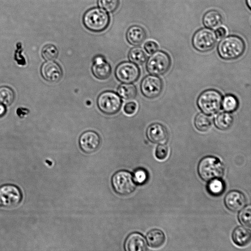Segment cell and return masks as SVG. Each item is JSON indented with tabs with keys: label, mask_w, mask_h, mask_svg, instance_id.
Masks as SVG:
<instances>
[{
	"label": "cell",
	"mask_w": 251,
	"mask_h": 251,
	"mask_svg": "<svg viewBox=\"0 0 251 251\" xmlns=\"http://www.w3.org/2000/svg\"><path fill=\"white\" fill-rule=\"evenodd\" d=\"M246 44L244 40L237 35H229L220 41L217 52L221 58L226 60L236 59L245 52Z\"/></svg>",
	"instance_id": "6da1fadb"
},
{
	"label": "cell",
	"mask_w": 251,
	"mask_h": 251,
	"mask_svg": "<svg viewBox=\"0 0 251 251\" xmlns=\"http://www.w3.org/2000/svg\"><path fill=\"white\" fill-rule=\"evenodd\" d=\"M223 98L219 91L214 89H206L199 96L197 104L203 113L208 115H213L221 109Z\"/></svg>",
	"instance_id": "7a4b0ae2"
},
{
	"label": "cell",
	"mask_w": 251,
	"mask_h": 251,
	"mask_svg": "<svg viewBox=\"0 0 251 251\" xmlns=\"http://www.w3.org/2000/svg\"><path fill=\"white\" fill-rule=\"evenodd\" d=\"M109 22L108 14L98 7L88 9L83 17V23L85 26L93 32H101L105 30L109 25Z\"/></svg>",
	"instance_id": "3957f363"
},
{
	"label": "cell",
	"mask_w": 251,
	"mask_h": 251,
	"mask_svg": "<svg viewBox=\"0 0 251 251\" xmlns=\"http://www.w3.org/2000/svg\"><path fill=\"white\" fill-rule=\"evenodd\" d=\"M200 177L208 181L214 178H220L224 174V167L220 160L214 156H207L202 158L198 166Z\"/></svg>",
	"instance_id": "277c9868"
},
{
	"label": "cell",
	"mask_w": 251,
	"mask_h": 251,
	"mask_svg": "<svg viewBox=\"0 0 251 251\" xmlns=\"http://www.w3.org/2000/svg\"><path fill=\"white\" fill-rule=\"evenodd\" d=\"M23 199L22 191L18 185L6 183L0 186V208L16 207L21 203Z\"/></svg>",
	"instance_id": "5b68a950"
},
{
	"label": "cell",
	"mask_w": 251,
	"mask_h": 251,
	"mask_svg": "<svg viewBox=\"0 0 251 251\" xmlns=\"http://www.w3.org/2000/svg\"><path fill=\"white\" fill-rule=\"evenodd\" d=\"M171 63V59L168 53L163 50H157L148 58L146 69L151 75H162L168 71Z\"/></svg>",
	"instance_id": "8992f818"
},
{
	"label": "cell",
	"mask_w": 251,
	"mask_h": 251,
	"mask_svg": "<svg viewBox=\"0 0 251 251\" xmlns=\"http://www.w3.org/2000/svg\"><path fill=\"white\" fill-rule=\"evenodd\" d=\"M217 40V37L213 30L208 28H201L194 33L192 43L197 50L204 52L214 47Z\"/></svg>",
	"instance_id": "52a82bcc"
},
{
	"label": "cell",
	"mask_w": 251,
	"mask_h": 251,
	"mask_svg": "<svg viewBox=\"0 0 251 251\" xmlns=\"http://www.w3.org/2000/svg\"><path fill=\"white\" fill-rule=\"evenodd\" d=\"M111 183L114 191L122 196L131 194L136 187L132 175L130 172L125 170L116 172L112 177Z\"/></svg>",
	"instance_id": "ba28073f"
},
{
	"label": "cell",
	"mask_w": 251,
	"mask_h": 251,
	"mask_svg": "<svg viewBox=\"0 0 251 251\" xmlns=\"http://www.w3.org/2000/svg\"><path fill=\"white\" fill-rule=\"evenodd\" d=\"M122 100L119 95L112 91H104L99 96L97 105L103 113L112 115L119 111L122 105Z\"/></svg>",
	"instance_id": "9c48e42d"
},
{
	"label": "cell",
	"mask_w": 251,
	"mask_h": 251,
	"mask_svg": "<svg viewBox=\"0 0 251 251\" xmlns=\"http://www.w3.org/2000/svg\"><path fill=\"white\" fill-rule=\"evenodd\" d=\"M163 88V83L159 76L149 75L141 81L140 89L143 95L147 98L154 99L158 97Z\"/></svg>",
	"instance_id": "30bf717a"
},
{
	"label": "cell",
	"mask_w": 251,
	"mask_h": 251,
	"mask_svg": "<svg viewBox=\"0 0 251 251\" xmlns=\"http://www.w3.org/2000/svg\"><path fill=\"white\" fill-rule=\"evenodd\" d=\"M115 76L121 82L130 83L136 81L140 76V70L135 63L123 62L120 63L115 69Z\"/></svg>",
	"instance_id": "8fae6325"
},
{
	"label": "cell",
	"mask_w": 251,
	"mask_h": 251,
	"mask_svg": "<svg viewBox=\"0 0 251 251\" xmlns=\"http://www.w3.org/2000/svg\"><path fill=\"white\" fill-rule=\"evenodd\" d=\"M146 136L151 142L158 144H165L169 138L167 128L159 123L151 124L147 129Z\"/></svg>",
	"instance_id": "7c38bea8"
},
{
	"label": "cell",
	"mask_w": 251,
	"mask_h": 251,
	"mask_svg": "<svg viewBox=\"0 0 251 251\" xmlns=\"http://www.w3.org/2000/svg\"><path fill=\"white\" fill-rule=\"evenodd\" d=\"M100 144V138L95 131L88 130L83 132L79 138V145L81 150L85 153L96 151Z\"/></svg>",
	"instance_id": "4fadbf2b"
},
{
	"label": "cell",
	"mask_w": 251,
	"mask_h": 251,
	"mask_svg": "<svg viewBox=\"0 0 251 251\" xmlns=\"http://www.w3.org/2000/svg\"><path fill=\"white\" fill-rule=\"evenodd\" d=\"M225 203L229 210L232 212H238L245 206L246 198L242 192L232 190L226 195L225 198Z\"/></svg>",
	"instance_id": "5bb4252c"
},
{
	"label": "cell",
	"mask_w": 251,
	"mask_h": 251,
	"mask_svg": "<svg viewBox=\"0 0 251 251\" xmlns=\"http://www.w3.org/2000/svg\"><path fill=\"white\" fill-rule=\"evenodd\" d=\"M45 79L51 82L59 81L62 76V70L59 65L52 60L44 63L41 69Z\"/></svg>",
	"instance_id": "9a60e30c"
},
{
	"label": "cell",
	"mask_w": 251,
	"mask_h": 251,
	"mask_svg": "<svg viewBox=\"0 0 251 251\" xmlns=\"http://www.w3.org/2000/svg\"><path fill=\"white\" fill-rule=\"evenodd\" d=\"M92 71L96 78L105 79L111 73V67L102 56L97 55L93 60Z\"/></svg>",
	"instance_id": "2e32d148"
},
{
	"label": "cell",
	"mask_w": 251,
	"mask_h": 251,
	"mask_svg": "<svg viewBox=\"0 0 251 251\" xmlns=\"http://www.w3.org/2000/svg\"><path fill=\"white\" fill-rule=\"evenodd\" d=\"M126 251H145L147 250V244L144 237L139 233L130 234L125 243Z\"/></svg>",
	"instance_id": "e0dca14e"
},
{
	"label": "cell",
	"mask_w": 251,
	"mask_h": 251,
	"mask_svg": "<svg viewBox=\"0 0 251 251\" xmlns=\"http://www.w3.org/2000/svg\"><path fill=\"white\" fill-rule=\"evenodd\" d=\"M127 41L133 46L141 45L146 38L145 30L141 26L133 25L130 26L126 32Z\"/></svg>",
	"instance_id": "ac0fdd59"
},
{
	"label": "cell",
	"mask_w": 251,
	"mask_h": 251,
	"mask_svg": "<svg viewBox=\"0 0 251 251\" xmlns=\"http://www.w3.org/2000/svg\"><path fill=\"white\" fill-rule=\"evenodd\" d=\"M232 239L236 245L240 247L245 246L251 241L250 230L244 226H237L232 232Z\"/></svg>",
	"instance_id": "d6986e66"
},
{
	"label": "cell",
	"mask_w": 251,
	"mask_h": 251,
	"mask_svg": "<svg viewBox=\"0 0 251 251\" xmlns=\"http://www.w3.org/2000/svg\"><path fill=\"white\" fill-rule=\"evenodd\" d=\"M202 22L207 28L216 29L222 25L223 17L217 10H210L204 14Z\"/></svg>",
	"instance_id": "ffe728a7"
},
{
	"label": "cell",
	"mask_w": 251,
	"mask_h": 251,
	"mask_svg": "<svg viewBox=\"0 0 251 251\" xmlns=\"http://www.w3.org/2000/svg\"><path fill=\"white\" fill-rule=\"evenodd\" d=\"M233 118L232 115L227 112H221L217 114L214 119L215 126L221 130H226L232 126Z\"/></svg>",
	"instance_id": "44dd1931"
},
{
	"label": "cell",
	"mask_w": 251,
	"mask_h": 251,
	"mask_svg": "<svg viewBox=\"0 0 251 251\" xmlns=\"http://www.w3.org/2000/svg\"><path fill=\"white\" fill-rule=\"evenodd\" d=\"M147 240L151 247L158 248L164 244L165 241V235L162 230L159 229H153L148 233Z\"/></svg>",
	"instance_id": "7402d4cb"
},
{
	"label": "cell",
	"mask_w": 251,
	"mask_h": 251,
	"mask_svg": "<svg viewBox=\"0 0 251 251\" xmlns=\"http://www.w3.org/2000/svg\"><path fill=\"white\" fill-rule=\"evenodd\" d=\"M194 125L199 131L205 132L211 127V118L209 116L203 112L199 113L195 117Z\"/></svg>",
	"instance_id": "603a6c76"
},
{
	"label": "cell",
	"mask_w": 251,
	"mask_h": 251,
	"mask_svg": "<svg viewBox=\"0 0 251 251\" xmlns=\"http://www.w3.org/2000/svg\"><path fill=\"white\" fill-rule=\"evenodd\" d=\"M128 58L133 63L141 65L146 61L147 56L141 48L136 47L132 48L129 50Z\"/></svg>",
	"instance_id": "cb8c5ba5"
},
{
	"label": "cell",
	"mask_w": 251,
	"mask_h": 251,
	"mask_svg": "<svg viewBox=\"0 0 251 251\" xmlns=\"http://www.w3.org/2000/svg\"><path fill=\"white\" fill-rule=\"evenodd\" d=\"M118 94L126 100L134 99L137 95V89L135 85L130 83L121 84L117 89Z\"/></svg>",
	"instance_id": "d4e9b609"
},
{
	"label": "cell",
	"mask_w": 251,
	"mask_h": 251,
	"mask_svg": "<svg viewBox=\"0 0 251 251\" xmlns=\"http://www.w3.org/2000/svg\"><path fill=\"white\" fill-rule=\"evenodd\" d=\"M222 106L226 112L228 113L233 112L238 108V100L234 95L227 94L223 98Z\"/></svg>",
	"instance_id": "484cf974"
},
{
	"label": "cell",
	"mask_w": 251,
	"mask_h": 251,
	"mask_svg": "<svg viewBox=\"0 0 251 251\" xmlns=\"http://www.w3.org/2000/svg\"><path fill=\"white\" fill-rule=\"evenodd\" d=\"M225 189L224 182L220 178H214L208 181L207 189L212 195L219 196L223 193Z\"/></svg>",
	"instance_id": "4316f807"
},
{
	"label": "cell",
	"mask_w": 251,
	"mask_h": 251,
	"mask_svg": "<svg viewBox=\"0 0 251 251\" xmlns=\"http://www.w3.org/2000/svg\"><path fill=\"white\" fill-rule=\"evenodd\" d=\"M14 99V93L12 90L6 86L0 87V103L9 105Z\"/></svg>",
	"instance_id": "83f0119b"
},
{
	"label": "cell",
	"mask_w": 251,
	"mask_h": 251,
	"mask_svg": "<svg viewBox=\"0 0 251 251\" xmlns=\"http://www.w3.org/2000/svg\"><path fill=\"white\" fill-rule=\"evenodd\" d=\"M58 55V50L53 45L47 44L42 50V57L46 60H53L56 59Z\"/></svg>",
	"instance_id": "f1b7e54d"
},
{
	"label": "cell",
	"mask_w": 251,
	"mask_h": 251,
	"mask_svg": "<svg viewBox=\"0 0 251 251\" xmlns=\"http://www.w3.org/2000/svg\"><path fill=\"white\" fill-rule=\"evenodd\" d=\"M99 6L109 12L115 11L120 4L119 0H98Z\"/></svg>",
	"instance_id": "f546056e"
},
{
	"label": "cell",
	"mask_w": 251,
	"mask_h": 251,
	"mask_svg": "<svg viewBox=\"0 0 251 251\" xmlns=\"http://www.w3.org/2000/svg\"><path fill=\"white\" fill-rule=\"evenodd\" d=\"M251 206L249 205L244 207L240 212L238 216L240 223L244 226L250 228L251 227Z\"/></svg>",
	"instance_id": "4dcf8cb0"
},
{
	"label": "cell",
	"mask_w": 251,
	"mask_h": 251,
	"mask_svg": "<svg viewBox=\"0 0 251 251\" xmlns=\"http://www.w3.org/2000/svg\"><path fill=\"white\" fill-rule=\"evenodd\" d=\"M133 178L135 183L142 185L147 181L148 175L145 170L139 168L136 169L134 172Z\"/></svg>",
	"instance_id": "1f68e13d"
},
{
	"label": "cell",
	"mask_w": 251,
	"mask_h": 251,
	"mask_svg": "<svg viewBox=\"0 0 251 251\" xmlns=\"http://www.w3.org/2000/svg\"><path fill=\"white\" fill-rule=\"evenodd\" d=\"M168 148L165 144H159L156 148L155 155L160 160L166 159L168 155Z\"/></svg>",
	"instance_id": "d6a6232c"
},
{
	"label": "cell",
	"mask_w": 251,
	"mask_h": 251,
	"mask_svg": "<svg viewBox=\"0 0 251 251\" xmlns=\"http://www.w3.org/2000/svg\"><path fill=\"white\" fill-rule=\"evenodd\" d=\"M137 109V104L134 101H130L126 103L124 107L125 113L128 115H131L135 113Z\"/></svg>",
	"instance_id": "836d02e7"
},
{
	"label": "cell",
	"mask_w": 251,
	"mask_h": 251,
	"mask_svg": "<svg viewBox=\"0 0 251 251\" xmlns=\"http://www.w3.org/2000/svg\"><path fill=\"white\" fill-rule=\"evenodd\" d=\"M144 49L149 54H151L157 50L158 46L155 42L149 41L144 44Z\"/></svg>",
	"instance_id": "e575fe53"
},
{
	"label": "cell",
	"mask_w": 251,
	"mask_h": 251,
	"mask_svg": "<svg viewBox=\"0 0 251 251\" xmlns=\"http://www.w3.org/2000/svg\"><path fill=\"white\" fill-rule=\"evenodd\" d=\"M215 32L217 38L221 39L226 35V30L224 27H219L216 30Z\"/></svg>",
	"instance_id": "d590c367"
},
{
	"label": "cell",
	"mask_w": 251,
	"mask_h": 251,
	"mask_svg": "<svg viewBox=\"0 0 251 251\" xmlns=\"http://www.w3.org/2000/svg\"><path fill=\"white\" fill-rule=\"evenodd\" d=\"M5 112V107L2 104L0 103V117L2 116Z\"/></svg>",
	"instance_id": "8d00e7d4"
},
{
	"label": "cell",
	"mask_w": 251,
	"mask_h": 251,
	"mask_svg": "<svg viewBox=\"0 0 251 251\" xmlns=\"http://www.w3.org/2000/svg\"><path fill=\"white\" fill-rule=\"evenodd\" d=\"M246 2L247 4V5L249 7V8L251 10V0H246Z\"/></svg>",
	"instance_id": "74e56055"
}]
</instances>
